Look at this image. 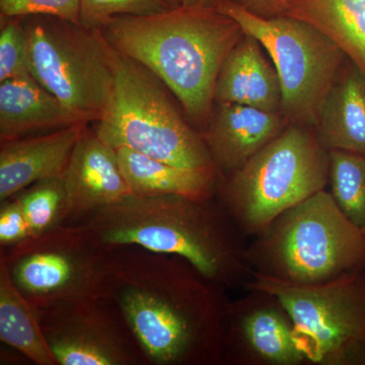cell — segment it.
Returning a JSON list of instances; mask_svg holds the SVG:
<instances>
[{
	"instance_id": "1",
	"label": "cell",
	"mask_w": 365,
	"mask_h": 365,
	"mask_svg": "<svg viewBox=\"0 0 365 365\" xmlns=\"http://www.w3.org/2000/svg\"><path fill=\"white\" fill-rule=\"evenodd\" d=\"M188 261L127 246L111 250L102 299L148 365H222L230 297Z\"/></svg>"
},
{
	"instance_id": "2",
	"label": "cell",
	"mask_w": 365,
	"mask_h": 365,
	"mask_svg": "<svg viewBox=\"0 0 365 365\" xmlns=\"http://www.w3.org/2000/svg\"><path fill=\"white\" fill-rule=\"evenodd\" d=\"M78 223L103 249L135 246L189 262L227 292L246 290L254 272L248 242L218 197H126Z\"/></svg>"
},
{
	"instance_id": "3",
	"label": "cell",
	"mask_w": 365,
	"mask_h": 365,
	"mask_svg": "<svg viewBox=\"0 0 365 365\" xmlns=\"http://www.w3.org/2000/svg\"><path fill=\"white\" fill-rule=\"evenodd\" d=\"M100 30L116 51L153 72L172 91L202 134L220 69L244 35L239 24L215 4L179 6L150 16H116Z\"/></svg>"
},
{
	"instance_id": "4",
	"label": "cell",
	"mask_w": 365,
	"mask_h": 365,
	"mask_svg": "<svg viewBox=\"0 0 365 365\" xmlns=\"http://www.w3.org/2000/svg\"><path fill=\"white\" fill-rule=\"evenodd\" d=\"M254 274L294 284H319L365 268V230L327 189L287 209L251 237Z\"/></svg>"
},
{
	"instance_id": "5",
	"label": "cell",
	"mask_w": 365,
	"mask_h": 365,
	"mask_svg": "<svg viewBox=\"0 0 365 365\" xmlns=\"http://www.w3.org/2000/svg\"><path fill=\"white\" fill-rule=\"evenodd\" d=\"M330 153L314 127L289 124L239 170L220 179L217 197L253 237L281 213L326 189Z\"/></svg>"
},
{
	"instance_id": "6",
	"label": "cell",
	"mask_w": 365,
	"mask_h": 365,
	"mask_svg": "<svg viewBox=\"0 0 365 365\" xmlns=\"http://www.w3.org/2000/svg\"><path fill=\"white\" fill-rule=\"evenodd\" d=\"M113 50L114 88L93 132L114 148L189 169L217 170L202 134L182 116L167 86L135 60Z\"/></svg>"
},
{
	"instance_id": "7",
	"label": "cell",
	"mask_w": 365,
	"mask_h": 365,
	"mask_svg": "<svg viewBox=\"0 0 365 365\" xmlns=\"http://www.w3.org/2000/svg\"><path fill=\"white\" fill-rule=\"evenodd\" d=\"M215 6L253 36L272 61L282 91L281 113L290 124L314 126L319 108L348 57L316 26L292 16L263 18L232 0Z\"/></svg>"
},
{
	"instance_id": "8",
	"label": "cell",
	"mask_w": 365,
	"mask_h": 365,
	"mask_svg": "<svg viewBox=\"0 0 365 365\" xmlns=\"http://www.w3.org/2000/svg\"><path fill=\"white\" fill-rule=\"evenodd\" d=\"M23 19L33 78L86 121L97 122L112 97L113 47L100 29L51 16Z\"/></svg>"
},
{
	"instance_id": "9",
	"label": "cell",
	"mask_w": 365,
	"mask_h": 365,
	"mask_svg": "<svg viewBox=\"0 0 365 365\" xmlns=\"http://www.w3.org/2000/svg\"><path fill=\"white\" fill-rule=\"evenodd\" d=\"M109 257L78 223L0 249V262L38 311L102 299Z\"/></svg>"
},
{
	"instance_id": "10",
	"label": "cell",
	"mask_w": 365,
	"mask_h": 365,
	"mask_svg": "<svg viewBox=\"0 0 365 365\" xmlns=\"http://www.w3.org/2000/svg\"><path fill=\"white\" fill-rule=\"evenodd\" d=\"M249 288L287 307L309 364L365 365V268L307 285L254 274Z\"/></svg>"
},
{
	"instance_id": "11",
	"label": "cell",
	"mask_w": 365,
	"mask_h": 365,
	"mask_svg": "<svg viewBox=\"0 0 365 365\" xmlns=\"http://www.w3.org/2000/svg\"><path fill=\"white\" fill-rule=\"evenodd\" d=\"M59 365H146L123 319L102 299L39 311Z\"/></svg>"
},
{
	"instance_id": "12",
	"label": "cell",
	"mask_w": 365,
	"mask_h": 365,
	"mask_svg": "<svg viewBox=\"0 0 365 365\" xmlns=\"http://www.w3.org/2000/svg\"><path fill=\"white\" fill-rule=\"evenodd\" d=\"M230 300L222 333L227 365H309L292 316L276 295L249 288Z\"/></svg>"
},
{
	"instance_id": "13",
	"label": "cell",
	"mask_w": 365,
	"mask_h": 365,
	"mask_svg": "<svg viewBox=\"0 0 365 365\" xmlns=\"http://www.w3.org/2000/svg\"><path fill=\"white\" fill-rule=\"evenodd\" d=\"M63 179L71 205L67 223L132 195L116 150L88 129L72 150Z\"/></svg>"
},
{
	"instance_id": "14",
	"label": "cell",
	"mask_w": 365,
	"mask_h": 365,
	"mask_svg": "<svg viewBox=\"0 0 365 365\" xmlns=\"http://www.w3.org/2000/svg\"><path fill=\"white\" fill-rule=\"evenodd\" d=\"M289 124L281 112L215 103L202 137L215 167L223 176L242 168Z\"/></svg>"
},
{
	"instance_id": "15",
	"label": "cell",
	"mask_w": 365,
	"mask_h": 365,
	"mask_svg": "<svg viewBox=\"0 0 365 365\" xmlns=\"http://www.w3.org/2000/svg\"><path fill=\"white\" fill-rule=\"evenodd\" d=\"M86 125H72L49 133L1 143L0 201L16 196L42 180L63 176L72 150Z\"/></svg>"
},
{
	"instance_id": "16",
	"label": "cell",
	"mask_w": 365,
	"mask_h": 365,
	"mask_svg": "<svg viewBox=\"0 0 365 365\" xmlns=\"http://www.w3.org/2000/svg\"><path fill=\"white\" fill-rule=\"evenodd\" d=\"M265 53L253 36L244 33L220 69L215 103H232L281 112L279 78Z\"/></svg>"
},
{
	"instance_id": "17",
	"label": "cell",
	"mask_w": 365,
	"mask_h": 365,
	"mask_svg": "<svg viewBox=\"0 0 365 365\" xmlns=\"http://www.w3.org/2000/svg\"><path fill=\"white\" fill-rule=\"evenodd\" d=\"M88 124L43 88L35 78L0 83V141L14 140L34 132L54 131Z\"/></svg>"
},
{
	"instance_id": "18",
	"label": "cell",
	"mask_w": 365,
	"mask_h": 365,
	"mask_svg": "<svg viewBox=\"0 0 365 365\" xmlns=\"http://www.w3.org/2000/svg\"><path fill=\"white\" fill-rule=\"evenodd\" d=\"M314 129L329 151L365 155V72L351 60L319 108Z\"/></svg>"
},
{
	"instance_id": "19",
	"label": "cell",
	"mask_w": 365,
	"mask_h": 365,
	"mask_svg": "<svg viewBox=\"0 0 365 365\" xmlns=\"http://www.w3.org/2000/svg\"><path fill=\"white\" fill-rule=\"evenodd\" d=\"M115 150L134 195H175L195 200L217 196L222 176L218 170L189 169L128 148Z\"/></svg>"
},
{
	"instance_id": "20",
	"label": "cell",
	"mask_w": 365,
	"mask_h": 365,
	"mask_svg": "<svg viewBox=\"0 0 365 365\" xmlns=\"http://www.w3.org/2000/svg\"><path fill=\"white\" fill-rule=\"evenodd\" d=\"M283 14L316 26L365 72V0H294Z\"/></svg>"
},
{
	"instance_id": "21",
	"label": "cell",
	"mask_w": 365,
	"mask_h": 365,
	"mask_svg": "<svg viewBox=\"0 0 365 365\" xmlns=\"http://www.w3.org/2000/svg\"><path fill=\"white\" fill-rule=\"evenodd\" d=\"M0 340L38 365H59L48 344L37 307L21 294L0 262Z\"/></svg>"
},
{
	"instance_id": "22",
	"label": "cell",
	"mask_w": 365,
	"mask_h": 365,
	"mask_svg": "<svg viewBox=\"0 0 365 365\" xmlns=\"http://www.w3.org/2000/svg\"><path fill=\"white\" fill-rule=\"evenodd\" d=\"M16 196L23 206L30 237L45 234L69 222L71 205L63 176L35 182Z\"/></svg>"
},
{
	"instance_id": "23",
	"label": "cell",
	"mask_w": 365,
	"mask_h": 365,
	"mask_svg": "<svg viewBox=\"0 0 365 365\" xmlns=\"http://www.w3.org/2000/svg\"><path fill=\"white\" fill-rule=\"evenodd\" d=\"M330 193L345 215L365 230V155L331 150Z\"/></svg>"
},
{
	"instance_id": "24",
	"label": "cell",
	"mask_w": 365,
	"mask_h": 365,
	"mask_svg": "<svg viewBox=\"0 0 365 365\" xmlns=\"http://www.w3.org/2000/svg\"><path fill=\"white\" fill-rule=\"evenodd\" d=\"M28 38L23 19L2 18L0 29V83L31 78Z\"/></svg>"
},
{
	"instance_id": "25",
	"label": "cell",
	"mask_w": 365,
	"mask_h": 365,
	"mask_svg": "<svg viewBox=\"0 0 365 365\" xmlns=\"http://www.w3.org/2000/svg\"><path fill=\"white\" fill-rule=\"evenodd\" d=\"M169 9L165 0H81V24L101 29L116 16H150Z\"/></svg>"
},
{
	"instance_id": "26",
	"label": "cell",
	"mask_w": 365,
	"mask_h": 365,
	"mask_svg": "<svg viewBox=\"0 0 365 365\" xmlns=\"http://www.w3.org/2000/svg\"><path fill=\"white\" fill-rule=\"evenodd\" d=\"M2 18L51 16L81 24V0H0Z\"/></svg>"
},
{
	"instance_id": "27",
	"label": "cell",
	"mask_w": 365,
	"mask_h": 365,
	"mask_svg": "<svg viewBox=\"0 0 365 365\" xmlns=\"http://www.w3.org/2000/svg\"><path fill=\"white\" fill-rule=\"evenodd\" d=\"M30 235V228L18 196L2 201L0 208V249L16 246Z\"/></svg>"
},
{
	"instance_id": "28",
	"label": "cell",
	"mask_w": 365,
	"mask_h": 365,
	"mask_svg": "<svg viewBox=\"0 0 365 365\" xmlns=\"http://www.w3.org/2000/svg\"><path fill=\"white\" fill-rule=\"evenodd\" d=\"M250 13L263 16V18H272L281 16L285 13L287 7L294 0H232Z\"/></svg>"
},
{
	"instance_id": "29",
	"label": "cell",
	"mask_w": 365,
	"mask_h": 365,
	"mask_svg": "<svg viewBox=\"0 0 365 365\" xmlns=\"http://www.w3.org/2000/svg\"><path fill=\"white\" fill-rule=\"evenodd\" d=\"M216 0H179V6H213Z\"/></svg>"
}]
</instances>
